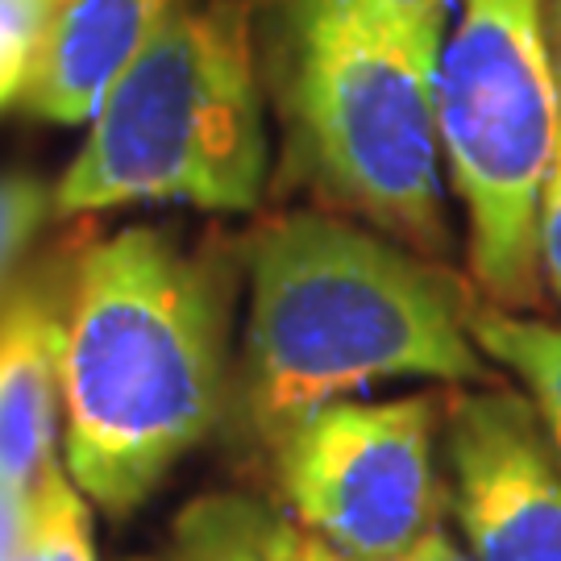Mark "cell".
<instances>
[{
  "label": "cell",
  "mask_w": 561,
  "mask_h": 561,
  "mask_svg": "<svg viewBox=\"0 0 561 561\" xmlns=\"http://www.w3.org/2000/svg\"><path fill=\"white\" fill-rule=\"evenodd\" d=\"M233 254L159 229L83 250L62 329V466L108 516L150 500L229 412Z\"/></svg>",
  "instance_id": "1"
},
{
  "label": "cell",
  "mask_w": 561,
  "mask_h": 561,
  "mask_svg": "<svg viewBox=\"0 0 561 561\" xmlns=\"http://www.w3.org/2000/svg\"><path fill=\"white\" fill-rule=\"evenodd\" d=\"M229 412L266 454L312 412L387 379L486 382L474 296L445 266L333 213H287L250 245Z\"/></svg>",
  "instance_id": "2"
},
{
  "label": "cell",
  "mask_w": 561,
  "mask_h": 561,
  "mask_svg": "<svg viewBox=\"0 0 561 561\" xmlns=\"http://www.w3.org/2000/svg\"><path fill=\"white\" fill-rule=\"evenodd\" d=\"M445 21L382 25L345 0H291L287 162L317 201L416 254H445L437 67Z\"/></svg>",
  "instance_id": "3"
},
{
  "label": "cell",
  "mask_w": 561,
  "mask_h": 561,
  "mask_svg": "<svg viewBox=\"0 0 561 561\" xmlns=\"http://www.w3.org/2000/svg\"><path fill=\"white\" fill-rule=\"evenodd\" d=\"M266 183L250 0L183 9L108 88L71 171L62 217L129 201L250 213Z\"/></svg>",
  "instance_id": "4"
},
{
  "label": "cell",
  "mask_w": 561,
  "mask_h": 561,
  "mask_svg": "<svg viewBox=\"0 0 561 561\" xmlns=\"http://www.w3.org/2000/svg\"><path fill=\"white\" fill-rule=\"evenodd\" d=\"M437 125L470 275L491 308L524 312L545 283L537 217L561 141L545 0H461L437 67Z\"/></svg>",
  "instance_id": "5"
},
{
  "label": "cell",
  "mask_w": 561,
  "mask_h": 561,
  "mask_svg": "<svg viewBox=\"0 0 561 561\" xmlns=\"http://www.w3.org/2000/svg\"><path fill=\"white\" fill-rule=\"evenodd\" d=\"M433 396L337 400L300 421L275 449V482L291 520L350 561H396L442 528Z\"/></svg>",
  "instance_id": "6"
},
{
  "label": "cell",
  "mask_w": 561,
  "mask_h": 561,
  "mask_svg": "<svg viewBox=\"0 0 561 561\" xmlns=\"http://www.w3.org/2000/svg\"><path fill=\"white\" fill-rule=\"evenodd\" d=\"M470 561H561V458L533 400L486 387L445 412Z\"/></svg>",
  "instance_id": "7"
},
{
  "label": "cell",
  "mask_w": 561,
  "mask_h": 561,
  "mask_svg": "<svg viewBox=\"0 0 561 561\" xmlns=\"http://www.w3.org/2000/svg\"><path fill=\"white\" fill-rule=\"evenodd\" d=\"M80 254H50L25 266L0 304V479L34 491L59 458L62 329Z\"/></svg>",
  "instance_id": "8"
},
{
  "label": "cell",
  "mask_w": 561,
  "mask_h": 561,
  "mask_svg": "<svg viewBox=\"0 0 561 561\" xmlns=\"http://www.w3.org/2000/svg\"><path fill=\"white\" fill-rule=\"evenodd\" d=\"M196 0H62L21 104L42 121L83 125L121 71Z\"/></svg>",
  "instance_id": "9"
},
{
  "label": "cell",
  "mask_w": 561,
  "mask_h": 561,
  "mask_svg": "<svg viewBox=\"0 0 561 561\" xmlns=\"http://www.w3.org/2000/svg\"><path fill=\"white\" fill-rule=\"evenodd\" d=\"M296 520L250 495H204L187 503L154 553L129 561H291Z\"/></svg>",
  "instance_id": "10"
},
{
  "label": "cell",
  "mask_w": 561,
  "mask_h": 561,
  "mask_svg": "<svg viewBox=\"0 0 561 561\" xmlns=\"http://www.w3.org/2000/svg\"><path fill=\"white\" fill-rule=\"evenodd\" d=\"M470 333L486 358L500 362L503 370H512L524 382L545 424V437L553 442L561 458V324L474 304Z\"/></svg>",
  "instance_id": "11"
},
{
  "label": "cell",
  "mask_w": 561,
  "mask_h": 561,
  "mask_svg": "<svg viewBox=\"0 0 561 561\" xmlns=\"http://www.w3.org/2000/svg\"><path fill=\"white\" fill-rule=\"evenodd\" d=\"M92 503L59 458L34 482V516L18 561H96L92 549Z\"/></svg>",
  "instance_id": "12"
},
{
  "label": "cell",
  "mask_w": 561,
  "mask_h": 561,
  "mask_svg": "<svg viewBox=\"0 0 561 561\" xmlns=\"http://www.w3.org/2000/svg\"><path fill=\"white\" fill-rule=\"evenodd\" d=\"M55 13L59 0H0V108L21 104Z\"/></svg>",
  "instance_id": "13"
},
{
  "label": "cell",
  "mask_w": 561,
  "mask_h": 561,
  "mask_svg": "<svg viewBox=\"0 0 561 561\" xmlns=\"http://www.w3.org/2000/svg\"><path fill=\"white\" fill-rule=\"evenodd\" d=\"M55 208V196L30 175H4L0 180V304L25 275L30 245Z\"/></svg>",
  "instance_id": "14"
},
{
  "label": "cell",
  "mask_w": 561,
  "mask_h": 561,
  "mask_svg": "<svg viewBox=\"0 0 561 561\" xmlns=\"http://www.w3.org/2000/svg\"><path fill=\"white\" fill-rule=\"evenodd\" d=\"M537 250H541V275L549 283V291L561 300V141L558 159L549 171L541 196V217H537Z\"/></svg>",
  "instance_id": "15"
},
{
  "label": "cell",
  "mask_w": 561,
  "mask_h": 561,
  "mask_svg": "<svg viewBox=\"0 0 561 561\" xmlns=\"http://www.w3.org/2000/svg\"><path fill=\"white\" fill-rule=\"evenodd\" d=\"M34 516V491L0 479V561H18Z\"/></svg>",
  "instance_id": "16"
},
{
  "label": "cell",
  "mask_w": 561,
  "mask_h": 561,
  "mask_svg": "<svg viewBox=\"0 0 561 561\" xmlns=\"http://www.w3.org/2000/svg\"><path fill=\"white\" fill-rule=\"evenodd\" d=\"M358 18L382 21V25H421V21H445L454 0H345Z\"/></svg>",
  "instance_id": "17"
},
{
  "label": "cell",
  "mask_w": 561,
  "mask_h": 561,
  "mask_svg": "<svg viewBox=\"0 0 561 561\" xmlns=\"http://www.w3.org/2000/svg\"><path fill=\"white\" fill-rule=\"evenodd\" d=\"M396 561H470V553H466L461 545H454V537H449L445 528H433L421 545H412V549Z\"/></svg>",
  "instance_id": "18"
},
{
  "label": "cell",
  "mask_w": 561,
  "mask_h": 561,
  "mask_svg": "<svg viewBox=\"0 0 561 561\" xmlns=\"http://www.w3.org/2000/svg\"><path fill=\"white\" fill-rule=\"evenodd\" d=\"M291 561H350V558H341L333 545H324L321 537L304 533L300 524H296V545H291Z\"/></svg>",
  "instance_id": "19"
},
{
  "label": "cell",
  "mask_w": 561,
  "mask_h": 561,
  "mask_svg": "<svg viewBox=\"0 0 561 561\" xmlns=\"http://www.w3.org/2000/svg\"><path fill=\"white\" fill-rule=\"evenodd\" d=\"M545 25H549V46H553V67L561 83V0H545Z\"/></svg>",
  "instance_id": "20"
},
{
  "label": "cell",
  "mask_w": 561,
  "mask_h": 561,
  "mask_svg": "<svg viewBox=\"0 0 561 561\" xmlns=\"http://www.w3.org/2000/svg\"><path fill=\"white\" fill-rule=\"evenodd\" d=\"M59 4H62V0H59Z\"/></svg>",
  "instance_id": "21"
}]
</instances>
